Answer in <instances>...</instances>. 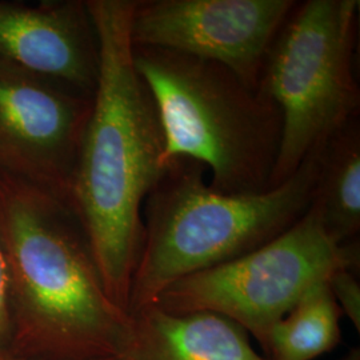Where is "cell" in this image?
Wrapping results in <instances>:
<instances>
[{
    "mask_svg": "<svg viewBox=\"0 0 360 360\" xmlns=\"http://www.w3.org/2000/svg\"><path fill=\"white\" fill-rule=\"evenodd\" d=\"M294 0H136L135 47L176 51L231 70L257 89L266 56Z\"/></svg>",
    "mask_w": 360,
    "mask_h": 360,
    "instance_id": "cell-7",
    "label": "cell"
},
{
    "mask_svg": "<svg viewBox=\"0 0 360 360\" xmlns=\"http://www.w3.org/2000/svg\"><path fill=\"white\" fill-rule=\"evenodd\" d=\"M87 6L101 63L71 205L107 294L129 312L142 250L143 205L166 168L165 138L154 98L132 59L136 0H87Z\"/></svg>",
    "mask_w": 360,
    "mask_h": 360,
    "instance_id": "cell-1",
    "label": "cell"
},
{
    "mask_svg": "<svg viewBox=\"0 0 360 360\" xmlns=\"http://www.w3.org/2000/svg\"><path fill=\"white\" fill-rule=\"evenodd\" d=\"M324 147L267 191L223 193L188 158L168 162L143 205V243L131 282L129 315L171 284L243 257L288 230L312 203Z\"/></svg>",
    "mask_w": 360,
    "mask_h": 360,
    "instance_id": "cell-3",
    "label": "cell"
},
{
    "mask_svg": "<svg viewBox=\"0 0 360 360\" xmlns=\"http://www.w3.org/2000/svg\"><path fill=\"white\" fill-rule=\"evenodd\" d=\"M132 59L154 98L165 166L199 162L223 193L270 190L283 123L269 96L227 67L186 53L132 46Z\"/></svg>",
    "mask_w": 360,
    "mask_h": 360,
    "instance_id": "cell-4",
    "label": "cell"
},
{
    "mask_svg": "<svg viewBox=\"0 0 360 360\" xmlns=\"http://www.w3.org/2000/svg\"><path fill=\"white\" fill-rule=\"evenodd\" d=\"M340 360H360L359 349H352L351 352H348L345 358H342Z\"/></svg>",
    "mask_w": 360,
    "mask_h": 360,
    "instance_id": "cell-16",
    "label": "cell"
},
{
    "mask_svg": "<svg viewBox=\"0 0 360 360\" xmlns=\"http://www.w3.org/2000/svg\"><path fill=\"white\" fill-rule=\"evenodd\" d=\"M131 316V360H269L240 326L219 314H172L153 304Z\"/></svg>",
    "mask_w": 360,
    "mask_h": 360,
    "instance_id": "cell-10",
    "label": "cell"
},
{
    "mask_svg": "<svg viewBox=\"0 0 360 360\" xmlns=\"http://www.w3.org/2000/svg\"><path fill=\"white\" fill-rule=\"evenodd\" d=\"M11 340V314L8 296V275L0 251V352H8Z\"/></svg>",
    "mask_w": 360,
    "mask_h": 360,
    "instance_id": "cell-14",
    "label": "cell"
},
{
    "mask_svg": "<svg viewBox=\"0 0 360 360\" xmlns=\"http://www.w3.org/2000/svg\"><path fill=\"white\" fill-rule=\"evenodd\" d=\"M0 62L94 98L101 58L87 0H0Z\"/></svg>",
    "mask_w": 360,
    "mask_h": 360,
    "instance_id": "cell-9",
    "label": "cell"
},
{
    "mask_svg": "<svg viewBox=\"0 0 360 360\" xmlns=\"http://www.w3.org/2000/svg\"><path fill=\"white\" fill-rule=\"evenodd\" d=\"M0 251L8 354L38 360L129 356L134 319L111 300L72 206L0 168Z\"/></svg>",
    "mask_w": 360,
    "mask_h": 360,
    "instance_id": "cell-2",
    "label": "cell"
},
{
    "mask_svg": "<svg viewBox=\"0 0 360 360\" xmlns=\"http://www.w3.org/2000/svg\"><path fill=\"white\" fill-rule=\"evenodd\" d=\"M311 208L340 243L358 239L360 230V124L355 117L323 150Z\"/></svg>",
    "mask_w": 360,
    "mask_h": 360,
    "instance_id": "cell-11",
    "label": "cell"
},
{
    "mask_svg": "<svg viewBox=\"0 0 360 360\" xmlns=\"http://www.w3.org/2000/svg\"><path fill=\"white\" fill-rule=\"evenodd\" d=\"M356 272L354 270H340L330 278L328 285L335 300L346 315L349 322L354 324L356 331H360V284Z\"/></svg>",
    "mask_w": 360,
    "mask_h": 360,
    "instance_id": "cell-13",
    "label": "cell"
},
{
    "mask_svg": "<svg viewBox=\"0 0 360 360\" xmlns=\"http://www.w3.org/2000/svg\"><path fill=\"white\" fill-rule=\"evenodd\" d=\"M359 0L296 1L266 56L257 89L282 114L271 188L359 115Z\"/></svg>",
    "mask_w": 360,
    "mask_h": 360,
    "instance_id": "cell-5",
    "label": "cell"
},
{
    "mask_svg": "<svg viewBox=\"0 0 360 360\" xmlns=\"http://www.w3.org/2000/svg\"><path fill=\"white\" fill-rule=\"evenodd\" d=\"M91 110L90 96L0 62V168L71 205Z\"/></svg>",
    "mask_w": 360,
    "mask_h": 360,
    "instance_id": "cell-8",
    "label": "cell"
},
{
    "mask_svg": "<svg viewBox=\"0 0 360 360\" xmlns=\"http://www.w3.org/2000/svg\"><path fill=\"white\" fill-rule=\"evenodd\" d=\"M0 360H38V359H28V358H19V356H13L8 352H0ZM107 360H131L129 356L126 358H116V359H107Z\"/></svg>",
    "mask_w": 360,
    "mask_h": 360,
    "instance_id": "cell-15",
    "label": "cell"
},
{
    "mask_svg": "<svg viewBox=\"0 0 360 360\" xmlns=\"http://www.w3.org/2000/svg\"><path fill=\"white\" fill-rule=\"evenodd\" d=\"M339 309L328 282L312 288L271 328L264 352L269 360H314L342 340Z\"/></svg>",
    "mask_w": 360,
    "mask_h": 360,
    "instance_id": "cell-12",
    "label": "cell"
},
{
    "mask_svg": "<svg viewBox=\"0 0 360 360\" xmlns=\"http://www.w3.org/2000/svg\"><path fill=\"white\" fill-rule=\"evenodd\" d=\"M359 240L338 242L309 206L270 242L171 284L154 304L172 314H219L264 348L271 328L312 288L338 271L359 270Z\"/></svg>",
    "mask_w": 360,
    "mask_h": 360,
    "instance_id": "cell-6",
    "label": "cell"
}]
</instances>
